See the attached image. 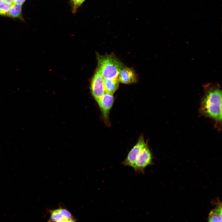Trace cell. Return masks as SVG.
Masks as SVG:
<instances>
[{"label":"cell","instance_id":"ba28073f","mask_svg":"<svg viewBox=\"0 0 222 222\" xmlns=\"http://www.w3.org/2000/svg\"><path fill=\"white\" fill-rule=\"evenodd\" d=\"M117 77L118 80L124 84L134 83L137 80L136 74L133 70L125 67L122 68Z\"/></svg>","mask_w":222,"mask_h":222},{"label":"cell","instance_id":"4fadbf2b","mask_svg":"<svg viewBox=\"0 0 222 222\" xmlns=\"http://www.w3.org/2000/svg\"><path fill=\"white\" fill-rule=\"evenodd\" d=\"M85 0H71L73 11H75L76 9L83 3Z\"/></svg>","mask_w":222,"mask_h":222},{"label":"cell","instance_id":"30bf717a","mask_svg":"<svg viewBox=\"0 0 222 222\" xmlns=\"http://www.w3.org/2000/svg\"><path fill=\"white\" fill-rule=\"evenodd\" d=\"M6 16L23 20L22 5L14 2L12 4Z\"/></svg>","mask_w":222,"mask_h":222},{"label":"cell","instance_id":"52a82bcc","mask_svg":"<svg viewBox=\"0 0 222 222\" xmlns=\"http://www.w3.org/2000/svg\"><path fill=\"white\" fill-rule=\"evenodd\" d=\"M114 101L113 95L105 93L97 103L102 113L105 123L108 124L109 115Z\"/></svg>","mask_w":222,"mask_h":222},{"label":"cell","instance_id":"8992f818","mask_svg":"<svg viewBox=\"0 0 222 222\" xmlns=\"http://www.w3.org/2000/svg\"><path fill=\"white\" fill-rule=\"evenodd\" d=\"M146 144L143 136H140L137 143L129 151L122 164L124 166L133 167L137 156Z\"/></svg>","mask_w":222,"mask_h":222},{"label":"cell","instance_id":"277c9868","mask_svg":"<svg viewBox=\"0 0 222 222\" xmlns=\"http://www.w3.org/2000/svg\"><path fill=\"white\" fill-rule=\"evenodd\" d=\"M49 222H76V219L66 208L60 205L56 209L49 210Z\"/></svg>","mask_w":222,"mask_h":222},{"label":"cell","instance_id":"7c38bea8","mask_svg":"<svg viewBox=\"0 0 222 222\" xmlns=\"http://www.w3.org/2000/svg\"><path fill=\"white\" fill-rule=\"evenodd\" d=\"M11 4L5 2L0 5V15L6 16Z\"/></svg>","mask_w":222,"mask_h":222},{"label":"cell","instance_id":"6da1fadb","mask_svg":"<svg viewBox=\"0 0 222 222\" xmlns=\"http://www.w3.org/2000/svg\"><path fill=\"white\" fill-rule=\"evenodd\" d=\"M204 94L202 98L201 110L203 114L221 121L222 92L218 84L209 83L203 86Z\"/></svg>","mask_w":222,"mask_h":222},{"label":"cell","instance_id":"8fae6325","mask_svg":"<svg viewBox=\"0 0 222 222\" xmlns=\"http://www.w3.org/2000/svg\"><path fill=\"white\" fill-rule=\"evenodd\" d=\"M222 212V206L221 204L210 212L208 216V221L221 222Z\"/></svg>","mask_w":222,"mask_h":222},{"label":"cell","instance_id":"3957f363","mask_svg":"<svg viewBox=\"0 0 222 222\" xmlns=\"http://www.w3.org/2000/svg\"><path fill=\"white\" fill-rule=\"evenodd\" d=\"M152 157L150 151L147 144L137 156L132 168L138 173H143L145 168L151 164Z\"/></svg>","mask_w":222,"mask_h":222},{"label":"cell","instance_id":"5bb4252c","mask_svg":"<svg viewBox=\"0 0 222 222\" xmlns=\"http://www.w3.org/2000/svg\"><path fill=\"white\" fill-rule=\"evenodd\" d=\"M25 0H15L14 2L22 5L25 2Z\"/></svg>","mask_w":222,"mask_h":222},{"label":"cell","instance_id":"9c48e42d","mask_svg":"<svg viewBox=\"0 0 222 222\" xmlns=\"http://www.w3.org/2000/svg\"><path fill=\"white\" fill-rule=\"evenodd\" d=\"M118 81L117 78L105 79L104 88L105 93L113 95L119 87Z\"/></svg>","mask_w":222,"mask_h":222},{"label":"cell","instance_id":"2e32d148","mask_svg":"<svg viewBox=\"0 0 222 222\" xmlns=\"http://www.w3.org/2000/svg\"><path fill=\"white\" fill-rule=\"evenodd\" d=\"M5 2V0H0V5Z\"/></svg>","mask_w":222,"mask_h":222},{"label":"cell","instance_id":"5b68a950","mask_svg":"<svg viewBox=\"0 0 222 222\" xmlns=\"http://www.w3.org/2000/svg\"><path fill=\"white\" fill-rule=\"evenodd\" d=\"M105 79L97 69L92 80L91 89L92 94L98 103L105 93Z\"/></svg>","mask_w":222,"mask_h":222},{"label":"cell","instance_id":"7a4b0ae2","mask_svg":"<svg viewBox=\"0 0 222 222\" xmlns=\"http://www.w3.org/2000/svg\"><path fill=\"white\" fill-rule=\"evenodd\" d=\"M98 61L97 69L105 79L117 78L123 67L122 63L113 55L99 56Z\"/></svg>","mask_w":222,"mask_h":222},{"label":"cell","instance_id":"9a60e30c","mask_svg":"<svg viewBox=\"0 0 222 222\" xmlns=\"http://www.w3.org/2000/svg\"><path fill=\"white\" fill-rule=\"evenodd\" d=\"M15 0H5V2L10 4H12L14 3Z\"/></svg>","mask_w":222,"mask_h":222}]
</instances>
